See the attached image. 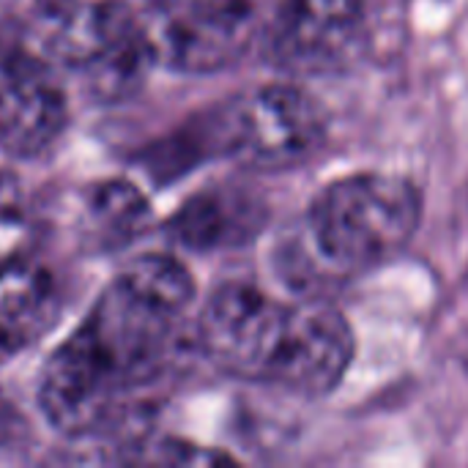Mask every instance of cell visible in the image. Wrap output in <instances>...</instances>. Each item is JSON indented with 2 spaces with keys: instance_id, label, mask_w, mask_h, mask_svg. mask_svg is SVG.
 Segmentation results:
<instances>
[{
  "instance_id": "obj_1",
  "label": "cell",
  "mask_w": 468,
  "mask_h": 468,
  "mask_svg": "<svg viewBox=\"0 0 468 468\" xmlns=\"http://www.w3.org/2000/svg\"><path fill=\"white\" fill-rule=\"evenodd\" d=\"M200 348L222 370L324 395L354 359V332L326 302H280L247 282L217 288L197 321Z\"/></svg>"
},
{
  "instance_id": "obj_2",
  "label": "cell",
  "mask_w": 468,
  "mask_h": 468,
  "mask_svg": "<svg viewBox=\"0 0 468 468\" xmlns=\"http://www.w3.org/2000/svg\"><path fill=\"white\" fill-rule=\"evenodd\" d=\"M422 197L400 176L356 173L329 184L310 208V244L337 269L356 271L395 258L417 233Z\"/></svg>"
},
{
  "instance_id": "obj_3",
  "label": "cell",
  "mask_w": 468,
  "mask_h": 468,
  "mask_svg": "<svg viewBox=\"0 0 468 468\" xmlns=\"http://www.w3.org/2000/svg\"><path fill=\"white\" fill-rule=\"evenodd\" d=\"M206 140L228 156L261 167H288L326 140V112L302 88L274 82L228 101L208 121Z\"/></svg>"
},
{
  "instance_id": "obj_4",
  "label": "cell",
  "mask_w": 468,
  "mask_h": 468,
  "mask_svg": "<svg viewBox=\"0 0 468 468\" xmlns=\"http://www.w3.org/2000/svg\"><path fill=\"white\" fill-rule=\"evenodd\" d=\"M154 63L184 74L233 66L258 27L255 0H154L140 19Z\"/></svg>"
},
{
  "instance_id": "obj_5",
  "label": "cell",
  "mask_w": 468,
  "mask_h": 468,
  "mask_svg": "<svg viewBox=\"0 0 468 468\" xmlns=\"http://www.w3.org/2000/svg\"><path fill=\"white\" fill-rule=\"evenodd\" d=\"M362 44V0H282L266 30L269 58L304 77L348 69Z\"/></svg>"
},
{
  "instance_id": "obj_6",
  "label": "cell",
  "mask_w": 468,
  "mask_h": 468,
  "mask_svg": "<svg viewBox=\"0 0 468 468\" xmlns=\"http://www.w3.org/2000/svg\"><path fill=\"white\" fill-rule=\"evenodd\" d=\"M126 389L90 332L80 326L49 354L38 378V406L58 433L85 436L107 425Z\"/></svg>"
},
{
  "instance_id": "obj_7",
  "label": "cell",
  "mask_w": 468,
  "mask_h": 468,
  "mask_svg": "<svg viewBox=\"0 0 468 468\" xmlns=\"http://www.w3.org/2000/svg\"><path fill=\"white\" fill-rule=\"evenodd\" d=\"M129 0H33L27 30L44 58L85 69L137 30Z\"/></svg>"
},
{
  "instance_id": "obj_8",
  "label": "cell",
  "mask_w": 468,
  "mask_h": 468,
  "mask_svg": "<svg viewBox=\"0 0 468 468\" xmlns=\"http://www.w3.org/2000/svg\"><path fill=\"white\" fill-rule=\"evenodd\" d=\"M66 126V96L44 60L0 55V145L14 156L47 151Z\"/></svg>"
},
{
  "instance_id": "obj_9",
  "label": "cell",
  "mask_w": 468,
  "mask_h": 468,
  "mask_svg": "<svg viewBox=\"0 0 468 468\" xmlns=\"http://www.w3.org/2000/svg\"><path fill=\"white\" fill-rule=\"evenodd\" d=\"M173 315L134 296L123 282H112L85 318V329L118 370L123 384L148 381L167 351Z\"/></svg>"
},
{
  "instance_id": "obj_10",
  "label": "cell",
  "mask_w": 468,
  "mask_h": 468,
  "mask_svg": "<svg viewBox=\"0 0 468 468\" xmlns=\"http://www.w3.org/2000/svg\"><path fill=\"white\" fill-rule=\"evenodd\" d=\"M266 203L244 186L222 184L189 197L170 219V236L189 250L214 252L250 244L266 225Z\"/></svg>"
},
{
  "instance_id": "obj_11",
  "label": "cell",
  "mask_w": 468,
  "mask_h": 468,
  "mask_svg": "<svg viewBox=\"0 0 468 468\" xmlns=\"http://www.w3.org/2000/svg\"><path fill=\"white\" fill-rule=\"evenodd\" d=\"M58 291L47 269L25 258L0 263V351L33 343L55 318Z\"/></svg>"
},
{
  "instance_id": "obj_12",
  "label": "cell",
  "mask_w": 468,
  "mask_h": 468,
  "mask_svg": "<svg viewBox=\"0 0 468 468\" xmlns=\"http://www.w3.org/2000/svg\"><path fill=\"white\" fill-rule=\"evenodd\" d=\"M82 214L93 241L107 250L132 244L151 225V206L145 195L121 178L93 184L85 192Z\"/></svg>"
},
{
  "instance_id": "obj_13",
  "label": "cell",
  "mask_w": 468,
  "mask_h": 468,
  "mask_svg": "<svg viewBox=\"0 0 468 468\" xmlns=\"http://www.w3.org/2000/svg\"><path fill=\"white\" fill-rule=\"evenodd\" d=\"M118 282H123L134 296L148 302L151 307L181 315L189 302L195 299V280L186 271V266L170 255H140L134 258L121 274Z\"/></svg>"
},
{
  "instance_id": "obj_14",
  "label": "cell",
  "mask_w": 468,
  "mask_h": 468,
  "mask_svg": "<svg viewBox=\"0 0 468 468\" xmlns=\"http://www.w3.org/2000/svg\"><path fill=\"white\" fill-rule=\"evenodd\" d=\"M151 63H154V55L145 44L143 27L137 25V30L129 38H123L118 47H112L107 55L93 60L90 66H85V71H88L90 88L101 99H123L143 85Z\"/></svg>"
},
{
  "instance_id": "obj_15",
  "label": "cell",
  "mask_w": 468,
  "mask_h": 468,
  "mask_svg": "<svg viewBox=\"0 0 468 468\" xmlns=\"http://www.w3.org/2000/svg\"><path fill=\"white\" fill-rule=\"evenodd\" d=\"M33 241V217L22 184L0 170V263L25 258Z\"/></svg>"
}]
</instances>
